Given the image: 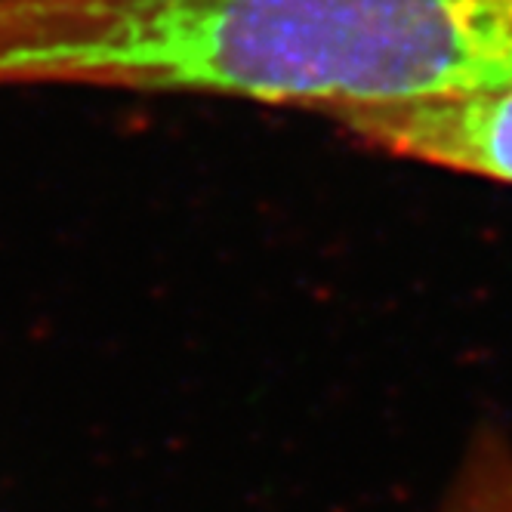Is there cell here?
<instances>
[{
    "label": "cell",
    "instance_id": "2",
    "mask_svg": "<svg viewBox=\"0 0 512 512\" xmlns=\"http://www.w3.org/2000/svg\"><path fill=\"white\" fill-rule=\"evenodd\" d=\"M374 152L512 186V87L334 118Z\"/></svg>",
    "mask_w": 512,
    "mask_h": 512
},
{
    "label": "cell",
    "instance_id": "3",
    "mask_svg": "<svg viewBox=\"0 0 512 512\" xmlns=\"http://www.w3.org/2000/svg\"><path fill=\"white\" fill-rule=\"evenodd\" d=\"M442 512H512V442L503 435L475 438Z\"/></svg>",
    "mask_w": 512,
    "mask_h": 512
},
{
    "label": "cell",
    "instance_id": "1",
    "mask_svg": "<svg viewBox=\"0 0 512 512\" xmlns=\"http://www.w3.org/2000/svg\"><path fill=\"white\" fill-rule=\"evenodd\" d=\"M343 118L512 87V0H0V87Z\"/></svg>",
    "mask_w": 512,
    "mask_h": 512
}]
</instances>
